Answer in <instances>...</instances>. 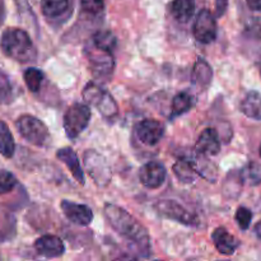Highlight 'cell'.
<instances>
[{
    "instance_id": "obj_1",
    "label": "cell",
    "mask_w": 261,
    "mask_h": 261,
    "mask_svg": "<svg viewBox=\"0 0 261 261\" xmlns=\"http://www.w3.org/2000/svg\"><path fill=\"white\" fill-rule=\"evenodd\" d=\"M103 213L112 228L138 250L140 256L150 255V239L147 229L124 208L115 204H105Z\"/></svg>"
},
{
    "instance_id": "obj_2",
    "label": "cell",
    "mask_w": 261,
    "mask_h": 261,
    "mask_svg": "<svg viewBox=\"0 0 261 261\" xmlns=\"http://www.w3.org/2000/svg\"><path fill=\"white\" fill-rule=\"evenodd\" d=\"M0 47L8 58L19 63H30L36 59L37 51L25 31L20 28H8L0 38Z\"/></svg>"
},
{
    "instance_id": "obj_3",
    "label": "cell",
    "mask_w": 261,
    "mask_h": 261,
    "mask_svg": "<svg viewBox=\"0 0 261 261\" xmlns=\"http://www.w3.org/2000/svg\"><path fill=\"white\" fill-rule=\"evenodd\" d=\"M83 98L89 106L96 107L105 119L114 120L119 115V107L114 97L99 84L93 82L87 84L83 89Z\"/></svg>"
},
{
    "instance_id": "obj_4",
    "label": "cell",
    "mask_w": 261,
    "mask_h": 261,
    "mask_svg": "<svg viewBox=\"0 0 261 261\" xmlns=\"http://www.w3.org/2000/svg\"><path fill=\"white\" fill-rule=\"evenodd\" d=\"M19 134L28 143L37 147H45L50 142V132L47 126L32 115H22L15 122Z\"/></svg>"
},
{
    "instance_id": "obj_5",
    "label": "cell",
    "mask_w": 261,
    "mask_h": 261,
    "mask_svg": "<svg viewBox=\"0 0 261 261\" xmlns=\"http://www.w3.org/2000/svg\"><path fill=\"white\" fill-rule=\"evenodd\" d=\"M91 109L86 103H74L64 115V129L69 139L74 140L82 134L91 121Z\"/></svg>"
},
{
    "instance_id": "obj_6",
    "label": "cell",
    "mask_w": 261,
    "mask_h": 261,
    "mask_svg": "<svg viewBox=\"0 0 261 261\" xmlns=\"http://www.w3.org/2000/svg\"><path fill=\"white\" fill-rule=\"evenodd\" d=\"M83 160L86 170L88 171L89 176L96 182V185L101 186V188L109 185V182L111 181L112 173L106 158L99 154L98 152H96V150L88 149L84 152Z\"/></svg>"
},
{
    "instance_id": "obj_7",
    "label": "cell",
    "mask_w": 261,
    "mask_h": 261,
    "mask_svg": "<svg viewBox=\"0 0 261 261\" xmlns=\"http://www.w3.org/2000/svg\"><path fill=\"white\" fill-rule=\"evenodd\" d=\"M86 55L88 58L92 73H93L96 78L107 81L112 75V71H114L115 68L112 53L96 47V46L91 43L86 48Z\"/></svg>"
},
{
    "instance_id": "obj_8",
    "label": "cell",
    "mask_w": 261,
    "mask_h": 261,
    "mask_svg": "<svg viewBox=\"0 0 261 261\" xmlns=\"http://www.w3.org/2000/svg\"><path fill=\"white\" fill-rule=\"evenodd\" d=\"M155 209L158 213L162 214L163 217L172 221L182 223L189 227H195L199 224V219L195 214L190 213L188 209L184 208L180 203L175 200H161L158 201Z\"/></svg>"
},
{
    "instance_id": "obj_9",
    "label": "cell",
    "mask_w": 261,
    "mask_h": 261,
    "mask_svg": "<svg viewBox=\"0 0 261 261\" xmlns=\"http://www.w3.org/2000/svg\"><path fill=\"white\" fill-rule=\"evenodd\" d=\"M194 37L201 43H212L217 38V22L211 10L201 9L193 28Z\"/></svg>"
},
{
    "instance_id": "obj_10",
    "label": "cell",
    "mask_w": 261,
    "mask_h": 261,
    "mask_svg": "<svg viewBox=\"0 0 261 261\" xmlns=\"http://www.w3.org/2000/svg\"><path fill=\"white\" fill-rule=\"evenodd\" d=\"M60 205L64 216L76 226H89L91 222L93 221V212L88 205L73 203L70 200H63Z\"/></svg>"
},
{
    "instance_id": "obj_11",
    "label": "cell",
    "mask_w": 261,
    "mask_h": 261,
    "mask_svg": "<svg viewBox=\"0 0 261 261\" xmlns=\"http://www.w3.org/2000/svg\"><path fill=\"white\" fill-rule=\"evenodd\" d=\"M135 133H137L138 139L143 144L152 147L161 142L163 134H165V129H163V125L157 120L145 119L137 125Z\"/></svg>"
},
{
    "instance_id": "obj_12",
    "label": "cell",
    "mask_w": 261,
    "mask_h": 261,
    "mask_svg": "<svg viewBox=\"0 0 261 261\" xmlns=\"http://www.w3.org/2000/svg\"><path fill=\"white\" fill-rule=\"evenodd\" d=\"M165 166L158 162H148L143 166L139 171V180L145 188L148 189H158L163 185L166 180Z\"/></svg>"
},
{
    "instance_id": "obj_13",
    "label": "cell",
    "mask_w": 261,
    "mask_h": 261,
    "mask_svg": "<svg viewBox=\"0 0 261 261\" xmlns=\"http://www.w3.org/2000/svg\"><path fill=\"white\" fill-rule=\"evenodd\" d=\"M35 250L41 256L47 257V259H55L64 254L65 245L60 237L54 236V234H45L36 240Z\"/></svg>"
},
{
    "instance_id": "obj_14",
    "label": "cell",
    "mask_w": 261,
    "mask_h": 261,
    "mask_svg": "<svg viewBox=\"0 0 261 261\" xmlns=\"http://www.w3.org/2000/svg\"><path fill=\"white\" fill-rule=\"evenodd\" d=\"M196 152L203 155H216L221 150V140L216 129L208 127L204 130L196 142Z\"/></svg>"
},
{
    "instance_id": "obj_15",
    "label": "cell",
    "mask_w": 261,
    "mask_h": 261,
    "mask_svg": "<svg viewBox=\"0 0 261 261\" xmlns=\"http://www.w3.org/2000/svg\"><path fill=\"white\" fill-rule=\"evenodd\" d=\"M212 240L216 249L223 255H233L240 245L239 240L232 236L224 227H218L212 234Z\"/></svg>"
},
{
    "instance_id": "obj_16",
    "label": "cell",
    "mask_w": 261,
    "mask_h": 261,
    "mask_svg": "<svg viewBox=\"0 0 261 261\" xmlns=\"http://www.w3.org/2000/svg\"><path fill=\"white\" fill-rule=\"evenodd\" d=\"M56 157L60 162H63L66 167L69 168V171L71 172L73 177L75 178L78 182L84 184V172L81 167V163H79V158L76 155V153L74 152L71 148H63V149H59L56 152Z\"/></svg>"
},
{
    "instance_id": "obj_17",
    "label": "cell",
    "mask_w": 261,
    "mask_h": 261,
    "mask_svg": "<svg viewBox=\"0 0 261 261\" xmlns=\"http://www.w3.org/2000/svg\"><path fill=\"white\" fill-rule=\"evenodd\" d=\"M71 8V0H41V10L47 19H60Z\"/></svg>"
},
{
    "instance_id": "obj_18",
    "label": "cell",
    "mask_w": 261,
    "mask_h": 261,
    "mask_svg": "<svg viewBox=\"0 0 261 261\" xmlns=\"http://www.w3.org/2000/svg\"><path fill=\"white\" fill-rule=\"evenodd\" d=\"M241 111L245 116L252 120H261V93L250 91L241 102Z\"/></svg>"
},
{
    "instance_id": "obj_19",
    "label": "cell",
    "mask_w": 261,
    "mask_h": 261,
    "mask_svg": "<svg viewBox=\"0 0 261 261\" xmlns=\"http://www.w3.org/2000/svg\"><path fill=\"white\" fill-rule=\"evenodd\" d=\"M171 14L177 22L186 23L191 19L195 10V0H172Z\"/></svg>"
},
{
    "instance_id": "obj_20",
    "label": "cell",
    "mask_w": 261,
    "mask_h": 261,
    "mask_svg": "<svg viewBox=\"0 0 261 261\" xmlns=\"http://www.w3.org/2000/svg\"><path fill=\"white\" fill-rule=\"evenodd\" d=\"M15 152V143L9 126L0 120V154L12 158Z\"/></svg>"
},
{
    "instance_id": "obj_21",
    "label": "cell",
    "mask_w": 261,
    "mask_h": 261,
    "mask_svg": "<svg viewBox=\"0 0 261 261\" xmlns=\"http://www.w3.org/2000/svg\"><path fill=\"white\" fill-rule=\"evenodd\" d=\"M212 76H213V71L209 64L206 61L199 59L198 63L195 64L193 73V82L196 86L201 87V88H206L211 84Z\"/></svg>"
},
{
    "instance_id": "obj_22",
    "label": "cell",
    "mask_w": 261,
    "mask_h": 261,
    "mask_svg": "<svg viewBox=\"0 0 261 261\" xmlns=\"http://www.w3.org/2000/svg\"><path fill=\"white\" fill-rule=\"evenodd\" d=\"M173 172L182 182H193L195 180V176L199 173V170L191 161L180 160L173 166Z\"/></svg>"
},
{
    "instance_id": "obj_23",
    "label": "cell",
    "mask_w": 261,
    "mask_h": 261,
    "mask_svg": "<svg viewBox=\"0 0 261 261\" xmlns=\"http://www.w3.org/2000/svg\"><path fill=\"white\" fill-rule=\"evenodd\" d=\"M240 180L249 186H257L261 184V165L250 162L240 172Z\"/></svg>"
},
{
    "instance_id": "obj_24",
    "label": "cell",
    "mask_w": 261,
    "mask_h": 261,
    "mask_svg": "<svg viewBox=\"0 0 261 261\" xmlns=\"http://www.w3.org/2000/svg\"><path fill=\"white\" fill-rule=\"evenodd\" d=\"M194 106V97L188 92L177 93L172 99V117L180 116L190 111Z\"/></svg>"
},
{
    "instance_id": "obj_25",
    "label": "cell",
    "mask_w": 261,
    "mask_h": 261,
    "mask_svg": "<svg viewBox=\"0 0 261 261\" xmlns=\"http://www.w3.org/2000/svg\"><path fill=\"white\" fill-rule=\"evenodd\" d=\"M91 43L96 46V47L112 53L116 48L117 40L110 31H98V32L93 35Z\"/></svg>"
},
{
    "instance_id": "obj_26",
    "label": "cell",
    "mask_w": 261,
    "mask_h": 261,
    "mask_svg": "<svg viewBox=\"0 0 261 261\" xmlns=\"http://www.w3.org/2000/svg\"><path fill=\"white\" fill-rule=\"evenodd\" d=\"M23 78H24V83L28 87V89L33 93H37L41 89L43 81H45V74L40 69L28 68L23 74Z\"/></svg>"
},
{
    "instance_id": "obj_27",
    "label": "cell",
    "mask_w": 261,
    "mask_h": 261,
    "mask_svg": "<svg viewBox=\"0 0 261 261\" xmlns=\"http://www.w3.org/2000/svg\"><path fill=\"white\" fill-rule=\"evenodd\" d=\"M13 86L7 74L0 69V103H9L13 99Z\"/></svg>"
},
{
    "instance_id": "obj_28",
    "label": "cell",
    "mask_w": 261,
    "mask_h": 261,
    "mask_svg": "<svg viewBox=\"0 0 261 261\" xmlns=\"http://www.w3.org/2000/svg\"><path fill=\"white\" fill-rule=\"evenodd\" d=\"M17 185V178L9 171H0V195L12 191Z\"/></svg>"
},
{
    "instance_id": "obj_29",
    "label": "cell",
    "mask_w": 261,
    "mask_h": 261,
    "mask_svg": "<svg viewBox=\"0 0 261 261\" xmlns=\"http://www.w3.org/2000/svg\"><path fill=\"white\" fill-rule=\"evenodd\" d=\"M252 221V212L246 206H240L236 212V222L242 231L249 229Z\"/></svg>"
},
{
    "instance_id": "obj_30",
    "label": "cell",
    "mask_w": 261,
    "mask_h": 261,
    "mask_svg": "<svg viewBox=\"0 0 261 261\" xmlns=\"http://www.w3.org/2000/svg\"><path fill=\"white\" fill-rule=\"evenodd\" d=\"M82 9L86 13L92 15H97L103 10L105 2L103 0H81Z\"/></svg>"
},
{
    "instance_id": "obj_31",
    "label": "cell",
    "mask_w": 261,
    "mask_h": 261,
    "mask_svg": "<svg viewBox=\"0 0 261 261\" xmlns=\"http://www.w3.org/2000/svg\"><path fill=\"white\" fill-rule=\"evenodd\" d=\"M228 8V0H216V15L223 17Z\"/></svg>"
},
{
    "instance_id": "obj_32",
    "label": "cell",
    "mask_w": 261,
    "mask_h": 261,
    "mask_svg": "<svg viewBox=\"0 0 261 261\" xmlns=\"http://www.w3.org/2000/svg\"><path fill=\"white\" fill-rule=\"evenodd\" d=\"M246 4L254 12H260L261 10V0H246Z\"/></svg>"
},
{
    "instance_id": "obj_33",
    "label": "cell",
    "mask_w": 261,
    "mask_h": 261,
    "mask_svg": "<svg viewBox=\"0 0 261 261\" xmlns=\"http://www.w3.org/2000/svg\"><path fill=\"white\" fill-rule=\"evenodd\" d=\"M256 233H257V236H259L260 240H261V222L256 226Z\"/></svg>"
},
{
    "instance_id": "obj_34",
    "label": "cell",
    "mask_w": 261,
    "mask_h": 261,
    "mask_svg": "<svg viewBox=\"0 0 261 261\" xmlns=\"http://www.w3.org/2000/svg\"><path fill=\"white\" fill-rule=\"evenodd\" d=\"M260 157H261V147H260Z\"/></svg>"
}]
</instances>
